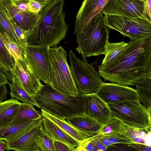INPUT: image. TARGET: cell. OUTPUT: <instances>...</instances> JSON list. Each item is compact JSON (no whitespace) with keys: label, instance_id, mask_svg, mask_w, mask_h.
Wrapping results in <instances>:
<instances>
[{"label":"cell","instance_id":"1","mask_svg":"<svg viewBox=\"0 0 151 151\" xmlns=\"http://www.w3.org/2000/svg\"><path fill=\"white\" fill-rule=\"evenodd\" d=\"M97 67L105 80L122 85H134L139 80L151 78V39H131L113 60Z\"/></svg>","mask_w":151,"mask_h":151},{"label":"cell","instance_id":"2","mask_svg":"<svg viewBox=\"0 0 151 151\" xmlns=\"http://www.w3.org/2000/svg\"><path fill=\"white\" fill-rule=\"evenodd\" d=\"M63 0H53L43 6L39 18L29 32L27 45L56 47L65 37L68 26L65 21Z\"/></svg>","mask_w":151,"mask_h":151},{"label":"cell","instance_id":"3","mask_svg":"<svg viewBox=\"0 0 151 151\" xmlns=\"http://www.w3.org/2000/svg\"><path fill=\"white\" fill-rule=\"evenodd\" d=\"M34 98L39 108L61 119L85 114L82 95H65L50 86L43 85Z\"/></svg>","mask_w":151,"mask_h":151},{"label":"cell","instance_id":"4","mask_svg":"<svg viewBox=\"0 0 151 151\" xmlns=\"http://www.w3.org/2000/svg\"><path fill=\"white\" fill-rule=\"evenodd\" d=\"M102 14L100 13L94 17L82 32L76 36L77 46L75 49L86 57L104 54L109 32Z\"/></svg>","mask_w":151,"mask_h":151},{"label":"cell","instance_id":"5","mask_svg":"<svg viewBox=\"0 0 151 151\" xmlns=\"http://www.w3.org/2000/svg\"><path fill=\"white\" fill-rule=\"evenodd\" d=\"M50 86L65 95L76 96L79 93L67 60L66 51L61 46L50 47Z\"/></svg>","mask_w":151,"mask_h":151},{"label":"cell","instance_id":"6","mask_svg":"<svg viewBox=\"0 0 151 151\" xmlns=\"http://www.w3.org/2000/svg\"><path fill=\"white\" fill-rule=\"evenodd\" d=\"M81 55L82 60L72 50L69 51V67L74 82L79 94L96 93L104 82L100 73L94 68L93 63L89 64L86 57Z\"/></svg>","mask_w":151,"mask_h":151},{"label":"cell","instance_id":"7","mask_svg":"<svg viewBox=\"0 0 151 151\" xmlns=\"http://www.w3.org/2000/svg\"><path fill=\"white\" fill-rule=\"evenodd\" d=\"M107 104L111 116L126 125L140 129L151 130V109H147L138 99L126 100Z\"/></svg>","mask_w":151,"mask_h":151},{"label":"cell","instance_id":"8","mask_svg":"<svg viewBox=\"0 0 151 151\" xmlns=\"http://www.w3.org/2000/svg\"><path fill=\"white\" fill-rule=\"evenodd\" d=\"M104 16L107 27L130 39L143 38L151 39V22L144 17L108 15Z\"/></svg>","mask_w":151,"mask_h":151},{"label":"cell","instance_id":"9","mask_svg":"<svg viewBox=\"0 0 151 151\" xmlns=\"http://www.w3.org/2000/svg\"><path fill=\"white\" fill-rule=\"evenodd\" d=\"M49 48L27 45L22 49L24 59L36 76L50 86Z\"/></svg>","mask_w":151,"mask_h":151},{"label":"cell","instance_id":"10","mask_svg":"<svg viewBox=\"0 0 151 151\" xmlns=\"http://www.w3.org/2000/svg\"><path fill=\"white\" fill-rule=\"evenodd\" d=\"M96 93L107 104L138 99L136 89L113 82H104Z\"/></svg>","mask_w":151,"mask_h":151},{"label":"cell","instance_id":"11","mask_svg":"<svg viewBox=\"0 0 151 151\" xmlns=\"http://www.w3.org/2000/svg\"><path fill=\"white\" fill-rule=\"evenodd\" d=\"M14 66L12 72L25 90L34 97L43 84L36 76L24 58L14 59Z\"/></svg>","mask_w":151,"mask_h":151},{"label":"cell","instance_id":"12","mask_svg":"<svg viewBox=\"0 0 151 151\" xmlns=\"http://www.w3.org/2000/svg\"><path fill=\"white\" fill-rule=\"evenodd\" d=\"M145 2L139 0H108L102 13L104 15L145 18L143 15Z\"/></svg>","mask_w":151,"mask_h":151},{"label":"cell","instance_id":"13","mask_svg":"<svg viewBox=\"0 0 151 151\" xmlns=\"http://www.w3.org/2000/svg\"><path fill=\"white\" fill-rule=\"evenodd\" d=\"M108 0H84L76 16L74 33L80 34L91 20L102 12Z\"/></svg>","mask_w":151,"mask_h":151},{"label":"cell","instance_id":"14","mask_svg":"<svg viewBox=\"0 0 151 151\" xmlns=\"http://www.w3.org/2000/svg\"><path fill=\"white\" fill-rule=\"evenodd\" d=\"M85 107V115L99 123L104 125L111 117L107 104L96 93L82 94Z\"/></svg>","mask_w":151,"mask_h":151},{"label":"cell","instance_id":"15","mask_svg":"<svg viewBox=\"0 0 151 151\" xmlns=\"http://www.w3.org/2000/svg\"><path fill=\"white\" fill-rule=\"evenodd\" d=\"M3 4L10 17L19 27L29 32L34 27L39 17L35 13L17 8L10 0H3Z\"/></svg>","mask_w":151,"mask_h":151},{"label":"cell","instance_id":"16","mask_svg":"<svg viewBox=\"0 0 151 151\" xmlns=\"http://www.w3.org/2000/svg\"><path fill=\"white\" fill-rule=\"evenodd\" d=\"M40 118L14 122L0 126V139L6 142L14 140L38 124L42 120Z\"/></svg>","mask_w":151,"mask_h":151},{"label":"cell","instance_id":"17","mask_svg":"<svg viewBox=\"0 0 151 151\" xmlns=\"http://www.w3.org/2000/svg\"><path fill=\"white\" fill-rule=\"evenodd\" d=\"M42 121L37 125L17 139L7 142L6 150L38 151L35 138L43 129Z\"/></svg>","mask_w":151,"mask_h":151},{"label":"cell","instance_id":"18","mask_svg":"<svg viewBox=\"0 0 151 151\" xmlns=\"http://www.w3.org/2000/svg\"><path fill=\"white\" fill-rule=\"evenodd\" d=\"M42 122L44 131L54 141H57L64 143L69 147L72 151H75L80 144L49 119L43 117Z\"/></svg>","mask_w":151,"mask_h":151},{"label":"cell","instance_id":"19","mask_svg":"<svg viewBox=\"0 0 151 151\" xmlns=\"http://www.w3.org/2000/svg\"><path fill=\"white\" fill-rule=\"evenodd\" d=\"M66 120L75 128L91 136L98 133L103 126L85 114L73 116Z\"/></svg>","mask_w":151,"mask_h":151},{"label":"cell","instance_id":"20","mask_svg":"<svg viewBox=\"0 0 151 151\" xmlns=\"http://www.w3.org/2000/svg\"><path fill=\"white\" fill-rule=\"evenodd\" d=\"M41 115L43 117L49 119L56 124L80 144L91 137L79 130L65 120L56 117L41 109Z\"/></svg>","mask_w":151,"mask_h":151},{"label":"cell","instance_id":"21","mask_svg":"<svg viewBox=\"0 0 151 151\" xmlns=\"http://www.w3.org/2000/svg\"><path fill=\"white\" fill-rule=\"evenodd\" d=\"M42 116V115L35 109L33 105L21 103L16 113L12 117L0 124V126L23 120L38 119Z\"/></svg>","mask_w":151,"mask_h":151},{"label":"cell","instance_id":"22","mask_svg":"<svg viewBox=\"0 0 151 151\" xmlns=\"http://www.w3.org/2000/svg\"><path fill=\"white\" fill-rule=\"evenodd\" d=\"M12 76V82L9 84L11 97L39 108L34 97L25 90L15 76Z\"/></svg>","mask_w":151,"mask_h":151},{"label":"cell","instance_id":"23","mask_svg":"<svg viewBox=\"0 0 151 151\" xmlns=\"http://www.w3.org/2000/svg\"><path fill=\"white\" fill-rule=\"evenodd\" d=\"M138 99L147 109H151V78H144L135 81Z\"/></svg>","mask_w":151,"mask_h":151},{"label":"cell","instance_id":"24","mask_svg":"<svg viewBox=\"0 0 151 151\" xmlns=\"http://www.w3.org/2000/svg\"><path fill=\"white\" fill-rule=\"evenodd\" d=\"M21 103L19 100L12 98L0 103V124L16 113Z\"/></svg>","mask_w":151,"mask_h":151},{"label":"cell","instance_id":"25","mask_svg":"<svg viewBox=\"0 0 151 151\" xmlns=\"http://www.w3.org/2000/svg\"><path fill=\"white\" fill-rule=\"evenodd\" d=\"M126 131V124L118 119L111 116L106 124L103 125L98 134L109 136L118 133L125 134Z\"/></svg>","mask_w":151,"mask_h":151},{"label":"cell","instance_id":"26","mask_svg":"<svg viewBox=\"0 0 151 151\" xmlns=\"http://www.w3.org/2000/svg\"><path fill=\"white\" fill-rule=\"evenodd\" d=\"M0 24L13 40L22 48V44L14 32L2 1H0Z\"/></svg>","mask_w":151,"mask_h":151},{"label":"cell","instance_id":"27","mask_svg":"<svg viewBox=\"0 0 151 151\" xmlns=\"http://www.w3.org/2000/svg\"><path fill=\"white\" fill-rule=\"evenodd\" d=\"M128 43L124 41L116 43L110 42L108 41L105 46L104 55L101 65H106L116 57L127 45Z\"/></svg>","mask_w":151,"mask_h":151},{"label":"cell","instance_id":"28","mask_svg":"<svg viewBox=\"0 0 151 151\" xmlns=\"http://www.w3.org/2000/svg\"><path fill=\"white\" fill-rule=\"evenodd\" d=\"M1 36L4 43L13 60L21 59L24 58L21 47L15 43L5 31L2 32Z\"/></svg>","mask_w":151,"mask_h":151},{"label":"cell","instance_id":"29","mask_svg":"<svg viewBox=\"0 0 151 151\" xmlns=\"http://www.w3.org/2000/svg\"><path fill=\"white\" fill-rule=\"evenodd\" d=\"M4 31L5 30L0 24V60L12 73L14 68L15 63L2 40L1 34L2 32Z\"/></svg>","mask_w":151,"mask_h":151},{"label":"cell","instance_id":"30","mask_svg":"<svg viewBox=\"0 0 151 151\" xmlns=\"http://www.w3.org/2000/svg\"><path fill=\"white\" fill-rule=\"evenodd\" d=\"M35 140L38 151H55L53 140L45 132L43 128Z\"/></svg>","mask_w":151,"mask_h":151},{"label":"cell","instance_id":"31","mask_svg":"<svg viewBox=\"0 0 151 151\" xmlns=\"http://www.w3.org/2000/svg\"><path fill=\"white\" fill-rule=\"evenodd\" d=\"M127 131L125 133L136 142L146 145V137L151 133V130L140 129L126 125Z\"/></svg>","mask_w":151,"mask_h":151},{"label":"cell","instance_id":"32","mask_svg":"<svg viewBox=\"0 0 151 151\" xmlns=\"http://www.w3.org/2000/svg\"><path fill=\"white\" fill-rule=\"evenodd\" d=\"M9 17L14 32L22 44V48L27 45V39L29 32L24 30L17 25L10 17L9 14Z\"/></svg>","mask_w":151,"mask_h":151},{"label":"cell","instance_id":"33","mask_svg":"<svg viewBox=\"0 0 151 151\" xmlns=\"http://www.w3.org/2000/svg\"><path fill=\"white\" fill-rule=\"evenodd\" d=\"M104 136L107 137L112 144H128L136 142L125 134L118 133L109 136Z\"/></svg>","mask_w":151,"mask_h":151},{"label":"cell","instance_id":"34","mask_svg":"<svg viewBox=\"0 0 151 151\" xmlns=\"http://www.w3.org/2000/svg\"><path fill=\"white\" fill-rule=\"evenodd\" d=\"M43 7V6L39 3L30 0L29 1L27 5V10L35 13H39Z\"/></svg>","mask_w":151,"mask_h":151},{"label":"cell","instance_id":"35","mask_svg":"<svg viewBox=\"0 0 151 151\" xmlns=\"http://www.w3.org/2000/svg\"><path fill=\"white\" fill-rule=\"evenodd\" d=\"M127 145L139 151H151V146L147 145L142 143L135 142L127 144Z\"/></svg>","mask_w":151,"mask_h":151},{"label":"cell","instance_id":"36","mask_svg":"<svg viewBox=\"0 0 151 151\" xmlns=\"http://www.w3.org/2000/svg\"><path fill=\"white\" fill-rule=\"evenodd\" d=\"M143 15L151 22V0H145Z\"/></svg>","mask_w":151,"mask_h":151},{"label":"cell","instance_id":"37","mask_svg":"<svg viewBox=\"0 0 151 151\" xmlns=\"http://www.w3.org/2000/svg\"><path fill=\"white\" fill-rule=\"evenodd\" d=\"M95 135L92 137L94 143L93 151H105L107 150V147L101 142L96 139Z\"/></svg>","mask_w":151,"mask_h":151},{"label":"cell","instance_id":"38","mask_svg":"<svg viewBox=\"0 0 151 151\" xmlns=\"http://www.w3.org/2000/svg\"><path fill=\"white\" fill-rule=\"evenodd\" d=\"M54 145L55 151H72L67 145L61 142L54 141Z\"/></svg>","mask_w":151,"mask_h":151},{"label":"cell","instance_id":"39","mask_svg":"<svg viewBox=\"0 0 151 151\" xmlns=\"http://www.w3.org/2000/svg\"><path fill=\"white\" fill-rule=\"evenodd\" d=\"M6 85L4 84L0 86V103L7 98L8 90Z\"/></svg>","mask_w":151,"mask_h":151},{"label":"cell","instance_id":"40","mask_svg":"<svg viewBox=\"0 0 151 151\" xmlns=\"http://www.w3.org/2000/svg\"><path fill=\"white\" fill-rule=\"evenodd\" d=\"M0 68L6 76L10 83L12 82V74L9 70L1 63L0 60Z\"/></svg>","mask_w":151,"mask_h":151},{"label":"cell","instance_id":"41","mask_svg":"<svg viewBox=\"0 0 151 151\" xmlns=\"http://www.w3.org/2000/svg\"><path fill=\"white\" fill-rule=\"evenodd\" d=\"M29 1V0H22L12 3L18 8L22 10H27V5Z\"/></svg>","mask_w":151,"mask_h":151},{"label":"cell","instance_id":"42","mask_svg":"<svg viewBox=\"0 0 151 151\" xmlns=\"http://www.w3.org/2000/svg\"><path fill=\"white\" fill-rule=\"evenodd\" d=\"M7 148L6 142L4 140L0 139V151H4L6 150Z\"/></svg>","mask_w":151,"mask_h":151},{"label":"cell","instance_id":"43","mask_svg":"<svg viewBox=\"0 0 151 151\" xmlns=\"http://www.w3.org/2000/svg\"><path fill=\"white\" fill-rule=\"evenodd\" d=\"M37 2L41 4L43 6L50 3L53 0H29Z\"/></svg>","mask_w":151,"mask_h":151},{"label":"cell","instance_id":"44","mask_svg":"<svg viewBox=\"0 0 151 151\" xmlns=\"http://www.w3.org/2000/svg\"><path fill=\"white\" fill-rule=\"evenodd\" d=\"M13 3H14L16 2L22 0H10Z\"/></svg>","mask_w":151,"mask_h":151},{"label":"cell","instance_id":"45","mask_svg":"<svg viewBox=\"0 0 151 151\" xmlns=\"http://www.w3.org/2000/svg\"><path fill=\"white\" fill-rule=\"evenodd\" d=\"M141 1H145V0H139Z\"/></svg>","mask_w":151,"mask_h":151},{"label":"cell","instance_id":"46","mask_svg":"<svg viewBox=\"0 0 151 151\" xmlns=\"http://www.w3.org/2000/svg\"><path fill=\"white\" fill-rule=\"evenodd\" d=\"M3 0H0V1H3Z\"/></svg>","mask_w":151,"mask_h":151}]
</instances>
